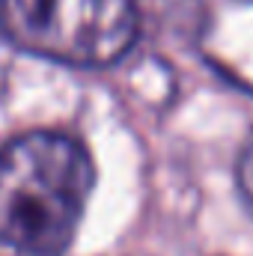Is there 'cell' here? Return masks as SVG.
Instances as JSON below:
<instances>
[{
  "label": "cell",
  "mask_w": 253,
  "mask_h": 256,
  "mask_svg": "<svg viewBox=\"0 0 253 256\" xmlns=\"http://www.w3.org/2000/svg\"><path fill=\"white\" fill-rule=\"evenodd\" d=\"M96 167L60 131H30L0 146V242L27 256H63L78 232Z\"/></svg>",
  "instance_id": "6da1fadb"
},
{
  "label": "cell",
  "mask_w": 253,
  "mask_h": 256,
  "mask_svg": "<svg viewBox=\"0 0 253 256\" xmlns=\"http://www.w3.org/2000/svg\"><path fill=\"white\" fill-rule=\"evenodd\" d=\"M236 179H238V194L244 200V206L253 212V134L238 152V167H236Z\"/></svg>",
  "instance_id": "3957f363"
},
{
  "label": "cell",
  "mask_w": 253,
  "mask_h": 256,
  "mask_svg": "<svg viewBox=\"0 0 253 256\" xmlns=\"http://www.w3.org/2000/svg\"><path fill=\"white\" fill-rule=\"evenodd\" d=\"M3 36L36 57L78 68H102L137 42L134 0H0Z\"/></svg>",
  "instance_id": "7a4b0ae2"
}]
</instances>
